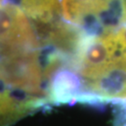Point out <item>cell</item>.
Returning a JSON list of instances; mask_svg holds the SVG:
<instances>
[{
  "instance_id": "3957f363",
  "label": "cell",
  "mask_w": 126,
  "mask_h": 126,
  "mask_svg": "<svg viewBox=\"0 0 126 126\" xmlns=\"http://www.w3.org/2000/svg\"><path fill=\"white\" fill-rule=\"evenodd\" d=\"M15 119V110L9 95L0 90V126H5Z\"/></svg>"
},
{
  "instance_id": "277c9868",
  "label": "cell",
  "mask_w": 126,
  "mask_h": 126,
  "mask_svg": "<svg viewBox=\"0 0 126 126\" xmlns=\"http://www.w3.org/2000/svg\"><path fill=\"white\" fill-rule=\"evenodd\" d=\"M115 126H126V99L118 102L115 115Z\"/></svg>"
},
{
  "instance_id": "6da1fadb",
  "label": "cell",
  "mask_w": 126,
  "mask_h": 126,
  "mask_svg": "<svg viewBox=\"0 0 126 126\" xmlns=\"http://www.w3.org/2000/svg\"><path fill=\"white\" fill-rule=\"evenodd\" d=\"M36 36L25 14L16 5L0 3V66L37 56Z\"/></svg>"
},
{
  "instance_id": "7a4b0ae2",
  "label": "cell",
  "mask_w": 126,
  "mask_h": 126,
  "mask_svg": "<svg viewBox=\"0 0 126 126\" xmlns=\"http://www.w3.org/2000/svg\"><path fill=\"white\" fill-rule=\"evenodd\" d=\"M85 102L126 99V63L117 61L85 81Z\"/></svg>"
}]
</instances>
